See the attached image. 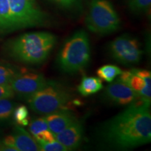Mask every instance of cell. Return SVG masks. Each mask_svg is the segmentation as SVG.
<instances>
[{
    "mask_svg": "<svg viewBox=\"0 0 151 151\" xmlns=\"http://www.w3.org/2000/svg\"><path fill=\"white\" fill-rule=\"evenodd\" d=\"M101 138L109 146L127 150L151 141V115L149 106L133 103L105 124Z\"/></svg>",
    "mask_w": 151,
    "mask_h": 151,
    "instance_id": "obj_1",
    "label": "cell"
},
{
    "mask_svg": "<svg viewBox=\"0 0 151 151\" xmlns=\"http://www.w3.org/2000/svg\"><path fill=\"white\" fill-rule=\"evenodd\" d=\"M127 84L139 96L144 104L150 106L151 101V73L145 69H133L122 71L119 78Z\"/></svg>",
    "mask_w": 151,
    "mask_h": 151,
    "instance_id": "obj_8",
    "label": "cell"
},
{
    "mask_svg": "<svg viewBox=\"0 0 151 151\" xmlns=\"http://www.w3.org/2000/svg\"><path fill=\"white\" fill-rule=\"evenodd\" d=\"M151 0H128V6L136 14L143 13L150 7Z\"/></svg>",
    "mask_w": 151,
    "mask_h": 151,
    "instance_id": "obj_20",
    "label": "cell"
},
{
    "mask_svg": "<svg viewBox=\"0 0 151 151\" xmlns=\"http://www.w3.org/2000/svg\"><path fill=\"white\" fill-rule=\"evenodd\" d=\"M90 60V46L88 34L79 30L67 39L58 56V65L62 71L74 73L83 69Z\"/></svg>",
    "mask_w": 151,
    "mask_h": 151,
    "instance_id": "obj_3",
    "label": "cell"
},
{
    "mask_svg": "<svg viewBox=\"0 0 151 151\" xmlns=\"http://www.w3.org/2000/svg\"><path fill=\"white\" fill-rule=\"evenodd\" d=\"M15 103L9 98L0 99V123L9 122L13 116Z\"/></svg>",
    "mask_w": 151,
    "mask_h": 151,
    "instance_id": "obj_18",
    "label": "cell"
},
{
    "mask_svg": "<svg viewBox=\"0 0 151 151\" xmlns=\"http://www.w3.org/2000/svg\"><path fill=\"white\" fill-rule=\"evenodd\" d=\"M14 31L9 0H0V35Z\"/></svg>",
    "mask_w": 151,
    "mask_h": 151,
    "instance_id": "obj_15",
    "label": "cell"
},
{
    "mask_svg": "<svg viewBox=\"0 0 151 151\" xmlns=\"http://www.w3.org/2000/svg\"><path fill=\"white\" fill-rule=\"evenodd\" d=\"M20 71L9 64L0 62V86L10 85L11 81Z\"/></svg>",
    "mask_w": 151,
    "mask_h": 151,
    "instance_id": "obj_17",
    "label": "cell"
},
{
    "mask_svg": "<svg viewBox=\"0 0 151 151\" xmlns=\"http://www.w3.org/2000/svg\"><path fill=\"white\" fill-rule=\"evenodd\" d=\"M14 95L15 93L10 85L0 86V99H4V98H9L10 99Z\"/></svg>",
    "mask_w": 151,
    "mask_h": 151,
    "instance_id": "obj_25",
    "label": "cell"
},
{
    "mask_svg": "<svg viewBox=\"0 0 151 151\" xmlns=\"http://www.w3.org/2000/svg\"><path fill=\"white\" fill-rule=\"evenodd\" d=\"M40 150L43 151H67V148L61 144L59 141L55 140L51 142H45L42 141H36Z\"/></svg>",
    "mask_w": 151,
    "mask_h": 151,
    "instance_id": "obj_21",
    "label": "cell"
},
{
    "mask_svg": "<svg viewBox=\"0 0 151 151\" xmlns=\"http://www.w3.org/2000/svg\"><path fill=\"white\" fill-rule=\"evenodd\" d=\"M33 137L36 141H42L45 142H51L55 140V135L49 129L41 132Z\"/></svg>",
    "mask_w": 151,
    "mask_h": 151,
    "instance_id": "obj_23",
    "label": "cell"
},
{
    "mask_svg": "<svg viewBox=\"0 0 151 151\" xmlns=\"http://www.w3.org/2000/svg\"><path fill=\"white\" fill-rule=\"evenodd\" d=\"M48 129L54 135L60 133L76 120L73 113L65 109L53 112L45 117Z\"/></svg>",
    "mask_w": 151,
    "mask_h": 151,
    "instance_id": "obj_13",
    "label": "cell"
},
{
    "mask_svg": "<svg viewBox=\"0 0 151 151\" xmlns=\"http://www.w3.org/2000/svg\"><path fill=\"white\" fill-rule=\"evenodd\" d=\"M49 1L62 8L70 9L76 5L78 0H49Z\"/></svg>",
    "mask_w": 151,
    "mask_h": 151,
    "instance_id": "obj_24",
    "label": "cell"
},
{
    "mask_svg": "<svg viewBox=\"0 0 151 151\" xmlns=\"http://www.w3.org/2000/svg\"><path fill=\"white\" fill-rule=\"evenodd\" d=\"M103 87L101 78L84 76L78 86V91L83 97H88L100 91Z\"/></svg>",
    "mask_w": 151,
    "mask_h": 151,
    "instance_id": "obj_14",
    "label": "cell"
},
{
    "mask_svg": "<svg viewBox=\"0 0 151 151\" xmlns=\"http://www.w3.org/2000/svg\"><path fill=\"white\" fill-rule=\"evenodd\" d=\"M3 144L16 149L17 151H39L40 150L33 136L20 127H14L13 133L3 139Z\"/></svg>",
    "mask_w": 151,
    "mask_h": 151,
    "instance_id": "obj_11",
    "label": "cell"
},
{
    "mask_svg": "<svg viewBox=\"0 0 151 151\" xmlns=\"http://www.w3.org/2000/svg\"><path fill=\"white\" fill-rule=\"evenodd\" d=\"M83 136V128L81 122L76 120L69 127L55 135L58 141L65 146L68 150H76L80 146Z\"/></svg>",
    "mask_w": 151,
    "mask_h": 151,
    "instance_id": "obj_12",
    "label": "cell"
},
{
    "mask_svg": "<svg viewBox=\"0 0 151 151\" xmlns=\"http://www.w3.org/2000/svg\"><path fill=\"white\" fill-rule=\"evenodd\" d=\"M14 30L43 27L48 23V16L36 0H9Z\"/></svg>",
    "mask_w": 151,
    "mask_h": 151,
    "instance_id": "obj_6",
    "label": "cell"
},
{
    "mask_svg": "<svg viewBox=\"0 0 151 151\" xmlns=\"http://www.w3.org/2000/svg\"><path fill=\"white\" fill-rule=\"evenodd\" d=\"M86 24L92 32L108 35L119 29L120 19L109 0H91Z\"/></svg>",
    "mask_w": 151,
    "mask_h": 151,
    "instance_id": "obj_5",
    "label": "cell"
},
{
    "mask_svg": "<svg viewBox=\"0 0 151 151\" xmlns=\"http://www.w3.org/2000/svg\"><path fill=\"white\" fill-rule=\"evenodd\" d=\"M12 118L20 126H27L29 123V111L24 105L18 106L14 109Z\"/></svg>",
    "mask_w": 151,
    "mask_h": 151,
    "instance_id": "obj_19",
    "label": "cell"
},
{
    "mask_svg": "<svg viewBox=\"0 0 151 151\" xmlns=\"http://www.w3.org/2000/svg\"><path fill=\"white\" fill-rule=\"evenodd\" d=\"M29 131L33 137H35L40 132L48 130V124L45 118H38L31 122L29 124Z\"/></svg>",
    "mask_w": 151,
    "mask_h": 151,
    "instance_id": "obj_22",
    "label": "cell"
},
{
    "mask_svg": "<svg viewBox=\"0 0 151 151\" xmlns=\"http://www.w3.org/2000/svg\"><path fill=\"white\" fill-rule=\"evenodd\" d=\"M48 83L41 73L20 71L11 81L10 86L14 93L27 99Z\"/></svg>",
    "mask_w": 151,
    "mask_h": 151,
    "instance_id": "obj_9",
    "label": "cell"
},
{
    "mask_svg": "<svg viewBox=\"0 0 151 151\" xmlns=\"http://www.w3.org/2000/svg\"><path fill=\"white\" fill-rule=\"evenodd\" d=\"M122 72V69L118 66L113 65H104L97 69V74L99 78L106 82L111 83Z\"/></svg>",
    "mask_w": 151,
    "mask_h": 151,
    "instance_id": "obj_16",
    "label": "cell"
},
{
    "mask_svg": "<svg viewBox=\"0 0 151 151\" xmlns=\"http://www.w3.org/2000/svg\"><path fill=\"white\" fill-rule=\"evenodd\" d=\"M104 96L110 102L119 106L132 104L139 99L137 92L120 79L111 82L106 88Z\"/></svg>",
    "mask_w": 151,
    "mask_h": 151,
    "instance_id": "obj_10",
    "label": "cell"
},
{
    "mask_svg": "<svg viewBox=\"0 0 151 151\" xmlns=\"http://www.w3.org/2000/svg\"><path fill=\"white\" fill-rule=\"evenodd\" d=\"M109 51L116 61L127 66L139 63L143 55L137 39L127 35L120 36L111 41Z\"/></svg>",
    "mask_w": 151,
    "mask_h": 151,
    "instance_id": "obj_7",
    "label": "cell"
},
{
    "mask_svg": "<svg viewBox=\"0 0 151 151\" xmlns=\"http://www.w3.org/2000/svg\"><path fill=\"white\" fill-rule=\"evenodd\" d=\"M55 36L46 32H28L7 42L6 53L13 60L30 65L42 64L55 46Z\"/></svg>",
    "mask_w": 151,
    "mask_h": 151,
    "instance_id": "obj_2",
    "label": "cell"
},
{
    "mask_svg": "<svg viewBox=\"0 0 151 151\" xmlns=\"http://www.w3.org/2000/svg\"><path fill=\"white\" fill-rule=\"evenodd\" d=\"M27 100L34 112L48 115L60 110H67L66 106L70 102L71 94L63 87L49 82Z\"/></svg>",
    "mask_w": 151,
    "mask_h": 151,
    "instance_id": "obj_4",
    "label": "cell"
}]
</instances>
